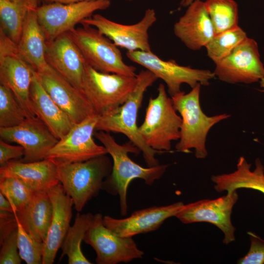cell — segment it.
<instances>
[{
    "mask_svg": "<svg viewBox=\"0 0 264 264\" xmlns=\"http://www.w3.org/2000/svg\"><path fill=\"white\" fill-rule=\"evenodd\" d=\"M94 135L103 144L113 159L111 174L104 182L102 189L113 195H118L121 214L125 216L128 211L127 194L130 182L135 178H140L146 184L152 185L162 177L168 165L143 167L129 156V153L138 154L140 152L130 141L120 145L110 132L101 131L95 132Z\"/></svg>",
    "mask_w": 264,
    "mask_h": 264,
    "instance_id": "1",
    "label": "cell"
},
{
    "mask_svg": "<svg viewBox=\"0 0 264 264\" xmlns=\"http://www.w3.org/2000/svg\"><path fill=\"white\" fill-rule=\"evenodd\" d=\"M136 86L127 100L120 106L100 116L95 131L121 133L126 136L140 151L148 167L159 165L155 157L160 152L150 148L140 134L137 117L147 89L158 79L148 70H142L136 75Z\"/></svg>",
    "mask_w": 264,
    "mask_h": 264,
    "instance_id": "2",
    "label": "cell"
},
{
    "mask_svg": "<svg viewBox=\"0 0 264 264\" xmlns=\"http://www.w3.org/2000/svg\"><path fill=\"white\" fill-rule=\"evenodd\" d=\"M200 84L188 93L183 91L171 97L175 110L180 114L182 123L180 136L176 145L177 151L188 153L194 149L197 158H204L208 153L205 146L207 134L217 123L230 117L223 113L212 116L202 110L199 101Z\"/></svg>",
    "mask_w": 264,
    "mask_h": 264,
    "instance_id": "3",
    "label": "cell"
},
{
    "mask_svg": "<svg viewBox=\"0 0 264 264\" xmlns=\"http://www.w3.org/2000/svg\"><path fill=\"white\" fill-rule=\"evenodd\" d=\"M104 155L73 163H56L60 183L81 212L87 202L103 188L104 178L110 171L109 159Z\"/></svg>",
    "mask_w": 264,
    "mask_h": 264,
    "instance_id": "4",
    "label": "cell"
},
{
    "mask_svg": "<svg viewBox=\"0 0 264 264\" xmlns=\"http://www.w3.org/2000/svg\"><path fill=\"white\" fill-rule=\"evenodd\" d=\"M156 97L150 98L139 131L147 144L160 153L170 151L173 141L180 136L181 117L176 113L165 86L160 84Z\"/></svg>",
    "mask_w": 264,
    "mask_h": 264,
    "instance_id": "5",
    "label": "cell"
},
{
    "mask_svg": "<svg viewBox=\"0 0 264 264\" xmlns=\"http://www.w3.org/2000/svg\"><path fill=\"white\" fill-rule=\"evenodd\" d=\"M68 32L86 63L95 70L107 73L136 76V68L126 64L120 50L96 28L86 24Z\"/></svg>",
    "mask_w": 264,
    "mask_h": 264,
    "instance_id": "6",
    "label": "cell"
},
{
    "mask_svg": "<svg viewBox=\"0 0 264 264\" xmlns=\"http://www.w3.org/2000/svg\"><path fill=\"white\" fill-rule=\"evenodd\" d=\"M136 83V76L101 72L86 63L82 91L95 113L101 116L122 105L133 91Z\"/></svg>",
    "mask_w": 264,
    "mask_h": 264,
    "instance_id": "7",
    "label": "cell"
},
{
    "mask_svg": "<svg viewBox=\"0 0 264 264\" xmlns=\"http://www.w3.org/2000/svg\"><path fill=\"white\" fill-rule=\"evenodd\" d=\"M35 72L20 53L17 44L0 29V84L12 91L28 119L38 117L30 93Z\"/></svg>",
    "mask_w": 264,
    "mask_h": 264,
    "instance_id": "8",
    "label": "cell"
},
{
    "mask_svg": "<svg viewBox=\"0 0 264 264\" xmlns=\"http://www.w3.org/2000/svg\"><path fill=\"white\" fill-rule=\"evenodd\" d=\"M110 5V0L45 3L37 6L35 10L46 42H50L75 28L77 24L92 16L96 11L105 10Z\"/></svg>",
    "mask_w": 264,
    "mask_h": 264,
    "instance_id": "9",
    "label": "cell"
},
{
    "mask_svg": "<svg viewBox=\"0 0 264 264\" xmlns=\"http://www.w3.org/2000/svg\"><path fill=\"white\" fill-rule=\"evenodd\" d=\"M127 57L131 61L145 67L166 84L171 97L181 92V85L187 84L191 88L198 84L208 86L216 76L209 70L198 69L178 65L175 60L165 61L152 51H128Z\"/></svg>",
    "mask_w": 264,
    "mask_h": 264,
    "instance_id": "10",
    "label": "cell"
},
{
    "mask_svg": "<svg viewBox=\"0 0 264 264\" xmlns=\"http://www.w3.org/2000/svg\"><path fill=\"white\" fill-rule=\"evenodd\" d=\"M100 116L95 114L75 124L68 132L48 151L45 159L56 163L83 162L108 154L104 146L92 136Z\"/></svg>",
    "mask_w": 264,
    "mask_h": 264,
    "instance_id": "11",
    "label": "cell"
},
{
    "mask_svg": "<svg viewBox=\"0 0 264 264\" xmlns=\"http://www.w3.org/2000/svg\"><path fill=\"white\" fill-rule=\"evenodd\" d=\"M103 218L100 213L94 215L84 239L96 252V263L117 264L142 258L144 252L138 248L132 237L116 234L104 225Z\"/></svg>",
    "mask_w": 264,
    "mask_h": 264,
    "instance_id": "12",
    "label": "cell"
},
{
    "mask_svg": "<svg viewBox=\"0 0 264 264\" xmlns=\"http://www.w3.org/2000/svg\"><path fill=\"white\" fill-rule=\"evenodd\" d=\"M238 197L237 190H234L215 199H201L185 204L176 217L185 224L207 222L214 224L223 233V242L229 244L235 240L236 229L231 217Z\"/></svg>",
    "mask_w": 264,
    "mask_h": 264,
    "instance_id": "13",
    "label": "cell"
},
{
    "mask_svg": "<svg viewBox=\"0 0 264 264\" xmlns=\"http://www.w3.org/2000/svg\"><path fill=\"white\" fill-rule=\"evenodd\" d=\"M156 20L154 9H148L142 19L132 24L119 23L98 14L83 20L81 24H88L96 28L116 46L124 48L128 51L150 52L152 50L148 31Z\"/></svg>",
    "mask_w": 264,
    "mask_h": 264,
    "instance_id": "14",
    "label": "cell"
},
{
    "mask_svg": "<svg viewBox=\"0 0 264 264\" xmlns=\"http://www.w3.org/2000/svg\"><path fill=\"white\" fill-rule=\"evenodd\" d=\"M214 72L220 80L230 84H250L260 81L264 78V66L256 42L247 37L216 64Z\"/></svg>",
    "mask_w": 264,
    "mask_h": 264,
    "instance_id": "15",
    "label": "cell"
},
{
    "mask_svg": "<svg viewBox=\"0 0 264 264\" xmlns=\"http://www.w3.org/2000/svg\"><path fill=\"white\" fill-rule=\"evenodd\" d=\"M36 73L46 92L75 124L96 114L84 94L49 65Z\"/></svg>",
    "mask_w": 264,
    "mask_h": 264,
    "instance_id": "16",
    "label": "cell"
},
{
    "mask_svg": "<svg viewBox=\"0 0 264 264\" xmlns=\"http://www.w3.org/2000/svg\"><path fill=\"white\" fill-rule=\"evenodd\" d=\"M0 136L4 141L15 142L24 150L21 161L34 162L45 159L48 151L59 140L38 117L26 119L19 125L0 127Z\"/></svg>",
    "mask_w": 264,
    "mask_h": 264,
    "instance_id": "17",
    "label": "cell"
},
{
    "mask_svg": "<svg viewBox=\"0 0 264 264\" xmlns=\"http://www.w3.org/2000/svg\"><path fill=\"white\" fill-rule=\"evenodd\" d=\"M45 58L53 69L83 92V78L86 62L68 32L60 35L52 41L46 42Z\"/></svg>",
    "mask_w": 264,
    "mask_h": 264,
    "instance_id": "18",
    "label": "cell"
},
{
    "mask_svg": "<svg viewBox=\"0 0 264 264\" xmlns=\"http://www.w3.org/2000/svg\"><path fill=\"white\" fill-rule=\"evenodd\" d=\"M185 204L177 202L162 206H154L134 212L127 218H103L104 225L116 234L125 237L148 233L158 229L167 219L176 217Z\"/></svg>",
    "mask_w": 264,
    "mask_h": 264,
    "instance_id": "19",
    "label": "cell"
},
{
    "mask_svg": "<svg viewBox=\"0 0 264 264\" xmlns=\"http://www.w3.org/2000/svg\"><path fill=\"white\" fill-rule=\"evenodd\" d=\"M46 191L52 204L53 213L46 238L43 242L42 264H52L70 226L74 203L60 183Z\"/></svg>",
    "mask_w": 264,
    "mask_h": 264,
    "instance_id": "20",
    "label": "cell"
},
{
    "mask_svg": "<svg viewBox=\"0 0 264 264\" xmlns=\"http://www.w3.org/2000/svg\"><path fill=\"white\" fill-rule=\"evenodd\" d=\"M174 25L175 35L189 49H200L215 35L214 28L204 2L195 0Z\"/></svg>",
    "mask_w": 264,
    "mask_h": 264,
    "instance_id": "21",
    "label": "cell"
},
{
    "mask_svg": "<svg viewBox=\"0 0 264 264\" xmlns=\"http://www.w3.org/2000/svg\"><path fill=\"white\" fill-rule=\"evenodd\" d=\"M18 178L33 192L47 191L60 183L56 163L50 159L24 162L11 160L0 168V178Z\"/></svg>",
    "mask_w": 264,
    "mask_h": 264,
    "instance_id": "22",
    "label": "cell"
},
{
    "mask_svg": "<svg viewBox=\"0 0 264 264\" xmlns=\"http://www.w3.org/2000/svg\"><path fill=\"white\" fill-rule=\"evenodd\" d=\"M30 93L37 116L58 140L63 138L75 123L46 92L39 82L36 71Z\"/></svg>",
    "mask_w": 264,
    "mask_h": 264,
    "instance_id": "23",
    "label": "cell"
},
{
    "mask_svg": "<svg viewBox=\"0 0 264 264\" xmlns=\"http://www.w3.org/2000/svg\"><path fill=\"white\" fill-rule=\"evenodd\" d=\"M53 213L52 204L46 191L34 192L28 204L14 212L25 230L36 240L44 242L46 238Z\"/></svg>",
    "mask_w": 264,
    "mask_h": 264,
    "instance_id": "24",
    "label": "cell"
},
{
    "mask_svg": "<svg viewBox=\"0 0 264 264\" xmlns=\"http://www.w3.org/2000/svg\"><path fill=\"white\" fill-rule=\"evenodd\" d=\"M35 8L29 9L20 41L17 44L22 57L36 72L47 68L45 53L46 40L38 22Z\"/></svg>",
    "mask_w": 264,
    "mask_h": 264,
    "instance_id": "25",
    "label": "cell"
},
{
    "mask_svg": "<svg viewBox=\"0 0 264 264\" xmlns=\"http://www.w3.org/2000/svg\"><path fill=\"white\" fill-rule=\"evenodd\" d=\"M251 164L243 156H240L235 171L211 176L215 190L219 193H228L238 189L247 188L258 190L264 194V167L260 159H256L254 170H251Z\"/></svg>",
    "mask_w": 264,
    "mask_h": 264,
    "instance_id": "26",
    "label": "cell"
},
{
    "mask_svg": "<svg viewBox=\"0 0 264 264\" xmlns=\"http://www.w3.org/2000/svg\"><path fill=\"white\" fill-rule=\"evenodd\" d=\"M94 218L91 213L77 214L74 224L70 226L62 243V256H67L69 264H91L83 253L81 244Z\"/></svg>",
    "mask_w": 264,
    "mask_h": 264,
    "instance_id": "27",
    "label": "cell"
},
{
    "mask_svg": "<svg viewBox=\"0 0 264 264\" xmlns=\"http://www.w3.org/2000/svg\"><path fill=\"white\" fill-rule=\"evenodd\" d=\"M204 3L215 34L239 26L238 6L235 0H206Z\"/></svg>",
    "mask_w": 264,
    "mask_h": 264,
    "instance_id": "28",
    "label": "cell"
},
{
    "mask_svg": "<svg viewBox=\"0 0 264 264\" xmlns=\"http://www.w3.org/2000/svg\"><path fill=\"white\" fill-rule=\"evenodd\" d=\"M27 6L0 0V29L17 44L22 32L29 9Z\"/></svg>",
    "mask_w": 264,
    "mask_h": 264,
    "instance_id": "29",
    "label": "cell"
},
{
    "mask_svg": "<svg viewBox=\"0 0 264 264\" xmlns=\"http://www.w3.org/2000/svg\"><path fill=\"white\" fill-rule=\"evenodd\" d=\"M247 37L246 33L239 26L215 34L205 46L207 55L216 64L228 56Z\"/></svg>",
    "mask_w": 264,
    "mask_h": 264,
    "instance_id": "30",
    "label": "cell"
},
{
    "mask_svg": "<svg viewBox=\"0 0 264 264\" xmlns=\"http://www.w3.org/2000/svg\"><path fill=\"white\" fill-rule=\"evenodd\" d=\"M26 116L12 91L0 85V127H12L20 125Z\"/></svg>",
    "mask_w": 264,
    "mask_h": 264,
    "instance_id": "31",
    "label": "cell"
},
{
    "mask_svg": "<svg viewBox=\"0 0 264 264\" xmlns=\"http://www.w3.org/2000/svg\"><path fill=\"white\" fill-rule=\"evenodd\" d=\"M34 192L17 178H0V193L10 202L14 212L23 209L31 199Z\"/></svg>",
    "mask_w": 264,
    "mask_h": 264,
    "instance_id": "32",
    "label": "cell"
},
{
    "mask_svg": "<svg viewBox=\"0 0 264 264\" xmlns=\"http://www.w3.org/2000/svg\"><path fill=\"white\" fill-rule=\"evenodd\" d=\"M16 220L18 247L21 259L27 264H42L43 242L34 239L25 230L16 218Z\"/></svg>",
    "mask_w": 264,
    "mask_h": 264,
    "instance_id": "33",
    "label": "cell"
},
{
    "mask_svg": "<svg viewBox=\"0 0 264 264\" xmlns=\"http://www.w3.org/2000/svg\"><path fill=\"white\" fill-rule=\"evenodd\" d=\"M0 264H20L21 263L22 259L20 256L18 247L17 225L0 235Z\"/></svg>",
    "mask_w": 264,
    "mask_h": 264,
    "instance_id": "34",
    "label": "cell"
},
{
    "mask_svg": "<svg viewBox=\"0 0 264 264\" xmlns=\"http://www.w3.org/2000/svg\"><path fill=\"white\" fill-rule=\"evenodd\" d=\"M250 241V248L247 253L241 258L240 264H264V240L252 232H248Z\"/></svg>",
    "mask_w": 264,
    "mask_h": 264,
    "instance_id": "35",
    "label": "cell"
},
{
    "mask_svg": "<svg viewBox=\"0 0 264 264\" xmlns=\"http://www.w3.org/2000/svg\"><path fill=\"white\" fill-rule=\"evenodd\" d=\"M24 148L21 146H13L6 143L4 140H0V165L23 156Z\"/></svg>",
    "mask_w": 264,
    "mask_h": 264,
    "instance_id": "36",
    "label": "cell"
},
{
    "mask_svg": "<svg viewBox=\"0 0 264 264\" xmlns=\"http://www.w3.org/2000/svg\"><path fill=\"white\" fill-rule=\"evenodd\" d=\"M0 209L14 213L11 203L1 193H0Z\"/></svg>",
    "mask_w": 264,
    "mask_h": 264,
    "instance_id": "37",
    "label": "cell"
},
{
    "mask_svg": "<svg viewBox=\"0 0 264 264\" xmlns=\"http://www.w3.org/2000/svg\"><path fill=\"white\" fill-rule=\"evenodd\" d=\"M18 4L27 6L29 7H37L39 6L35 0H8Z\"/></svg>",
    "mask_w": 264,
    "mask_h": 264,
    "instance_id": "38",
    "label": "cell"
},
{
    "mask_svg": "<svg viewBox=\"0 0 264 264\" xmlns=\"http://www.w3.org/2000/svg\"><path fill=\"white\" fill-rule=\"evenodd\" d=\"M92 0H43L45 3H53V2H59L62 3H68L72 2H76L79 1H92ZM129 1H131L132 0H126Z\"/></svg>",
    "mask_w": 264,
    "mask_h": 264,
    "instance_id": "39",
    "label": "cell"
},
{
    "mask_svg": "<svg viewBox=\"0 0 264 264\" xmlns=\"http://www.w3.org/2000/svg\"><path fill=\"white\" fill-rule=\"evenodd\" d=\"M195 0H182L180 6L182 7L188 6Z\"/></svg>",
    "mask_w": 264,
    "mask_h": 264,
    "instance_id": "40",
    "label": "cell"
},
{
    "mask_svg": "<svg viewBox=\"0 0 264 264\" xmlns=\"http://www.w3.org/2000/svg\"><path fill=\"white\" fill-rule=\"evenodd\" d=\"M260 86L263 88L262 91L264 92V78L261 79L260 81Z\"/></svg>",
    "mask_w": 264,
    "mask_h": 264,
    "instance_id": "41",
    "label": "cell"
},
{
    "mask_svg": "<svg viewBox=\"0 0 264 264\" xmlns=\"http://www.w3.org/2000/svg\"><path fill=\"white\" fill-rule=\"evenodd\" d=\"M36 2L38 3V4L39 5V4L40 3V2L43 1V0H35Z\"/></svg>",
    "mask_w": 264,
    "mask_h": 264,
    "instance_id": "42",
    "label": "cell"
}]
</instances>
